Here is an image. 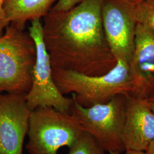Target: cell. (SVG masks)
Returning a JSON list of instances; mask_svg holds the SVG:
<instances>
[{
	"label": "cell",
	"instance_id": "obj_1",
	"mask_svg": "<svg viewBox=\"0 0 154 154\" xmlns=\"http://www.w3.org/2000/svg\"><path fill=\"white\" fill-rule=\"evenodd\" d=\"M103 1L82 0L68 11L50 10L42 18L52 69L99 76L116 66L102 25Z\"/></svg>",
	"mask_w": 154,
	"mask_h": 154
},
{
	"label": "cell",
	"instance_id": "obj_2",
	"mask_svg": "<svg viewBox=\"0 0 154 154\" xmlns=\"http://www.w3.org/2000/svg\"><path fill=\"white\" fill-rule=\"evenodd\" d=\"M56 85L61 93L85 107L109 102L119 95L136 97V88L130 64L118 61L116 66L102 75L90 76L77 72L52 69Z\"/></svg>",
	"mask_w": 154,
	"mask_h": 154
},
{
	"label": "cell",
	"instance_id": "obj_3",
	"mask_svg": "<svg viewBox=\"0 0 154 154\" xmlns=\"http://www.w3.org/2000/svg\"><path fill=\"white\" fill-rule=\"evenodd\" d=\"M35 58L29 32L10 23L0 37V93H28Z\"/></svg>",
	"mask_w": 154,
	"mask_h": 154
},
{
	"label": "cell",
	"instance_id": "obj_4",
	"mask_svg": "<svg viewBox=\"0 0 154 154\" xmlns=\"http://www.w3.org/2000/svg\"><path fill=\"white\" fill-rule=\"evenodd\" d=\"M83 131L70 113L38 107L30 116L26 149L29 154H58L62 147L70 148Z\"/></svg>",
	"mask_w": 154,
	"mask_h": 154
},
{
	"label": "cell",
	"instance_id": "obj_5",
	"mask_svg": "<svg viewBox=\"0 0 154 154\" xmlns=\"http://www.w3.org/2000/svg\"><path fill=\"white\" fill-rule=\"evenodd\" d=\"M126 97L119 95L107 103L88 107L73 99L70 114L83 131L92 135L109 153L126 151L122 140Z\"/></svg>",
	"mask_w": 154,
	"mask_h": 154
},
{
	"label": "cell",
	"instance_id": "obj_6",
	"mask_svg": "<svg viewBox=\"0 0 154 154\" xmlns=\"http://www.w3.org/2000/svg\"><path fill=\"white\" fill-rule=\"evenodd\" d=\"M30 22L28 32L35 44L36 58L32 86L26 95L28 107L32 111L38 107H49L70 113L74 100L61 93L54 82L49 54L43 39L42 21L41 19H35Z\"/></svg>",
	"mask_w": 154,
	"mask_h": 154
},
{
	"label": "cell",
	"instance_id": "obj_7",
	"mask_svg": "<svg viewBox=\"0 0 154 154\" xmlns=\"http://www.w3.org/2000/svg\"><path fill=\"white\" fill-rule=\"evenodd\" d=\"M135 5L128 0H103L101 9L105 36L112 54L117 61L129 64L137 25Z\"/></svg>",
	"mask_w": 154,
	"mask_h": 154
},
{
	"label": "cell",
	"instance_id": "obj_8",
	"mask_svg": "<svg viewBox=\"0 0 154 154\" xmlns=\"http://www.w3.org/2000/svg\"><path fill=\"white\" fill-rule=\"evenodd\" d=\"M26 94L0 93V154H23L32 112Z\"/></svg>",
	"mask_w": 154,
	"mask_h": 154
},
{
	"label": "cell",
	"instance_id": "obj_9",
	"mask_svg": "<svg viewBox=\"0 0 154 154\" xmlns=\"http://www.w3.org/2000/svg\"><path fill=\"white\" fill-rule=\"evenodd\" d=\"M125 150L146 151L154 140V113L143 99L127 96L122 131Z\"/></svg>",
	"mask_w": 154,
	"mask_h": 154
},
{
	"label": "cell",
	"instance_id": "obj_10",
	"mask_svg": "<svg viewBox=\"0 0 154 154\" xmlns=\"http://www.w3.org/2000/svg\"><path fill=\"white\" fill-rule=\"evenodd\" d=\"M130 67L136 97L145 99L154 91V33L138 23Z\"/></svg>",
	"mask_w": 154,
	"mask_h": 154
},
{
	"label": "cell",
	"instance_id": "obj_11",
	"mask_svg": "<svg viewBox=\"0 0 154 154\" xmlns=\"http://www.w3.org/2000/svg\"><path fill=\"white\" fill-rule=\"evenodd\" d=\"M57 0H5L4 9L9 22L21 30L26 23L41 19L50 11Z\"/></svg>",
	"mask_w": 154,
	"mask_h": 154
},
{
	"label": "cell",
	"instance_id": "obj_12",
	"mask_svg": "<svg viewBox=\"0 0 154 154\" xmlns=\"http://www.w3.org/2000/svg\"><path fill=\"white\" fill-rule=\"evenodd\" d=\"M107 151L92 135L83 131L68 154H106Z\"/></svg>",
	"mask_w": 154,
	"mask_h": 154
},
{
	"label": "cell",
	"instance_id": "obj_13",
	"mask_svg": "<svg viewBox=\"0 0 154 154\" xmlns=\"http://www.w3.org/2000/svg\"><path fill=\"white\" fill-rule=\"evenodd\" d=\"M135 14L138 23L154 33V0H144L135 4Z\"/></svg>",
	"mask_w": 154,
	"mask_h": 154
},
{
	"label": "cell",
	"instance_id": "obj_14",
	"mask_svg": "<svg viewBox=\"0 0 154 154\" xmlns=\"http://www.w3.org/2000/svg\"><path fill=\"white\" fill-rule=\"evenodd\" d=\"M82 0H57L50 10L55 11H66L81 2Z\"/></svg>",
	"mask_w": 154,
	"mask_h": 154
},
{
	"label": "cell",
	"instance_id": "obj_15",
	"mask_svg": "<svg viewBox=\"0 0 154 154\" xmlns=\"http://www.w3.org/2000/svg\"><path fill=\"white\" fill-rule=\"evenodd\" d=\"M5 0H0V37L4 34L5 29L10 25V23L6 18L4 9Z\"/></svg>",
	"mask_w": 154,
	"mask_h": 154
},
{
	"label": "cell",
	"instance_id": "obj_16",
	"mask_svg": "<svg viewBox=\"0 0 154 154\" xmlns=\"http://www.w3.org/2000/svg\"><path fill=\"white\" fill-rule=\"evenodd\" d=\"M143 99L154 113V91L151 94H149L147 98Z\"/></svg>",
	"mask_w": 154,
	"mask_h": 154
},
{
	"label": "cell",
	"instance_id": "obj_17",
	"mask_svg": "<svg viewBox=\"0 0 154 154\" xmlns=\"http://www.w3.org/2000/svg\"><path fill=\"white\" fill-rule=\"evenodd\" d=\"M146 152L147 154H154V140H153L149 144Z\"/></svg>",
	"mask_w": 154,
	"mask_h": 154
},
{
	"label": "cell",
	"instance_id": "obj_18",
	"mask_svg": "<svg viewBox=\"0 0 154 154\" xmlns=\"http://www.w3.org/2000/svg\"><path fill=\"white\" fill-rule=\"evenodd\" d=\"M125 154H147L146 151H139L134 150H126Z\"/></svg>",
	"mask_w": 154,
	"mask_h": 154
},
{
	"label": "cell",
	"instance_id": "obj_19",
	"mask_svg": "<svg viewBox=\"0 0 154 154\" xmlns=\"http://www.w3.org/2000/svg\"><path fill=\"white\" fill-rule=\"evenodd\" d=\"M128 1L131 2L132 3H134V4H137V3H139L141 1H143L144 0H128Z\"/></svg>",
	"mask_w": 154,
	"mask_h": 154
},
{
	"label": "cell",
	"instance_id": "obj_20",
	"mask_svg": "<svg viewBox=\"0 0 154 154\" xmlns=\"http://www.w3.org/2000/svg\"><path fill=\"white\" fill-rule=\"evenodd\" d=\"M109 154H121L120 153H118V152H111L109 153Z\"/></svg>",
	"mask_w": 154,
	"mask_h": 154
}]
</instances>
